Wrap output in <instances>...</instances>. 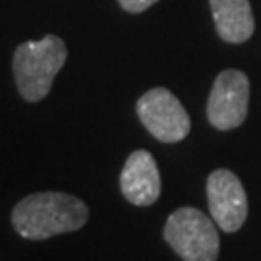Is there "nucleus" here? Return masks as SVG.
Segmentation results:
<instances>
[{"label": "nucleus", "mask_w": 261, "mask_h": 261, "mask_svg": "<svg viewBox=\"0 0 261 261\" xmlns=\"http://www.w3.org/2000/svg\"><path fill=\"white\" fill-rule=\"evenodd\" d=\"M89 209L80 197L64 192H39L23 197L12 211V224L23 238L47 240L56 234L80 230Z\"/></svg>", "instance_id": "1"}, {"label": "nucleus", "mask_w": 261, "mask_h": 261, "mask_svg": "<svg viewBox=\"0 0 261 261\" xmlns=\"http://www.w3.org/2000/svg\"><path fill=\"white\" fill-rule=\"evenodd\" d=\"M66 43L53 33L45 35L41 41L21 43L12 60L19 95L29 103L43 101L50 93L53 82L66 64Z\"/></svg>", "instance_id": "2"}, {"label": "nucleus", "mask_w": 261, "mask_h": 261, "mask_svg": "<svg viewBox=\"0 0 261 261\" xmlns=\"http://www.w3.org/2000/svg\"><path fill=\"white\" fill-rule=\"evenodd\" d=\"M215 224L196 207H180L165 224V240L182 261H217L221 240Z\"/></svg>", "instance_id": "3"}, {"label": "nucleus", "mask_w": 261, "mask_h": 261, "mask_svg": "<svg viewBox=\"0 0 261 261\" xmlns=\"http://www.w3.org/2000/svg\"><path fill=\"white\" fill-rule=\"evenodd\" d=\"M136 111L147 132L163 143H176L190 134V114L178 97L165 87H155L141 95Z\"/></svg>", "instance_id": "4"}, {"label": "nucleus", "mask_w": 261, "mask_h": 261, "mask_svg": "<svg viewBox=\"0 0 261 261\" xmlns=\"http://www.w3.org/2000/svg\"><path fill=\"white\" fill-rule=\"evenodd\" d=\"M250 103V82L240 70H224L217 75L207 101V118L217 130H234L244 124Z\"/></svg>", "instance_id": "5"}, {"label": "nucleus", "mask_w": 261, "mask_h": 261, "mask_svg": "<svg viewBox=\"0 0 261 261\" xmlns=\"http://www.w3.org/2000/svg\"><path fill=\"white\" fill-rule=\"evenodd\" d=\"M207 201L217 226L224 232H236L248 219V196L240 178L232 170L219 168L207 178Z\"/></svg>", "instance_id": "6"}, {"label": "nucleus", "mask_w": 261, "mask_h": 261, "mask_svg": "<svg viewBox=\"0 0 261 261\" xmlns=\"http://www.w3.org/2000/svg\"><path fill=\"white\" fill-rule=\"evenodd\" d=\"M124 197L138 207L153 205L161 196V172L149 151L138 149L126 159L120 174Z\"/></svg>", "instance_id": "7"}, {"label": "nucleus", "mask_w": 261, "mask_h": 261, "mask_svg": "<svg viewBox=\"0 0 261 261\" xmlns=\"http://www.w3.org/2000/svg\"><path fill=\"white\" fill-rule=\"evenodd\" d=\"M215 28L226 43H244L253 35L255 21L250 0H209Z\"/></svg>", "instance_id": "8"}, {"label": "nucleus", "mask_w": 261, "mask_h": 261, "mask_svg": "<svg viewBox=\"0 0 261 261\" xmlns=\"http://www.w3.org/2000/svg\"><path fill=\"white\" fill-rule=\"evenodd\" d=\"M120 2V6L126 12H130V14H140L143 10L151 8L153 4H157L159 0H118Z\"/></svg>", "instance_id": "9"}]
</instances>
